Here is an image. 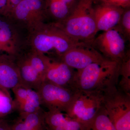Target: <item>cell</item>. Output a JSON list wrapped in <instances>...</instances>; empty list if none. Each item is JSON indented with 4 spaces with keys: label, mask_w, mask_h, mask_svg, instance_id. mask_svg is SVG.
I'll list each match as a JSON object with an SVG mask.
<instances>
[{
    "label": "cell",
    "mask_w": 130,
    "mask_h": 130,
    "mask_svg": "<svg viewBox=\"0 0 130 130\" xmlns=\"http://www.w3.org/2000/svg\"><path fill=\"white\" fill-rule=\"evenodd\" d=\"M124 9L105 4H97L94 6L97 32L106 31L118 25Z\"/></svg>",
    "instance_id": "cell-11"
},
{
    "label": "cell",
    "mask_w": 130,
    "mask_h": 130,
    "mask_svg": "<svg viewBox=\"0 0 130 130\" xmlns=\"http://www.w3.org/2000/svg\"><path fill=\"white\" fill-rule=\"evenodd\" d=\"M83 130H117L107 115L104 108L90 122L84 125Z\"/></svg>",
    "instance_id": "cell-18"
},
{
    "label": "cell",
    "mask_w": 130,
    "mask_h": 130,
    "mask_svg": "<svg viewBox=\"0 0 130 130\" xmlns=\"http://www.w3.org/2000/svg\"><path fill=\"white\" fill-rule=\"evenodd\" d=\"M118 29L121 31L126 40L129 41L130 38V7L124 9V11L118 25Z\"/></svg>",
    "instance_id": "cell-22"
},
{
    "label": "cell",
    "mask_w": 130,
    "mask_h": 130,
    "mask_svg": "<svg viewBox=\"0 0 130 130\" xmlns=\"http://www.w3.org/2000/svg\"><path fill=\"white\" fill-rule=\"evenodd\" d=\"M47 16L55 20V23L63 21L68 16L70 9L63 0H44Z\"/></svg>",
    "instance_id": "cell-17"
},
{
    "label": "cell",
    "mask_w": 130,
    "mask_h": 130,
    "mask_svg": "<svg viewBox=\"0 0 130 130\" xmlns=\"http://www.w3.org/2000/svg\"><path fill=\"white\" fill-rule=\"evenodd\" d=\"M93 0H77L67 17L55 23L68 35L91 45L97 34Z\"/></svg>",
    "instance_id": "cell-2"
},
{
    "label": "cell",
    "mask_w": 130,
    "mask_h": 130,
    "mask_svg": "<svg viewBox=\"0 0 130 130\" xmlns=\"http://www.w3.org/2000/svg\"><path fill=\"white\" fill-rule=\"evenodd\" d=\"M120 63L107 60L92 63L87 67L76 71L75 85L79 90H99L118 84Z\"/></svg>",
    "instance_id": "cell-3"
},
{
    "label": "cell",
    "mask_w": 130,
    "mask_h": 130,
    "mask_svg": "<svg viewBox=\"0 0 130 130\" xmlns=\"http://www.w3.org/2000/svg\"><path fill=\"white\" fill-rule=\"evenodd\" d=\"M40 55L45 64L44 81L72 90H78L75 85L76 70L70 67L60 58Z\"/></svg>",
    "instance_id": "cell-9"
},
{
    "label": "cell",
    "mask_w": 130,
    "mask_h": 130,
    "mask_svg": "<svg viewBox=\"0 0 130 130\" xmlns=\"http://www.w3.org/2000/svg\"><path fill=\"white\" fill-rule=\"evenodd\" d=\"M94 4H103L118 7L123 9L130 7V0H93Z\"/></svg>",
    "instance_id": "cell-24"
},
{
    "label": "cell",
    "mask_w": 130,
    "mask_h": 130,
    "mask_svg": "<svg viewBox=\"0 0 130 130\" xmlns=\"http://www.w3.org/2000/svg\"><path fill=\"white\" fill-rule=\"evenodd\" d=\"M117 87L120 90L130 95V55L129 51L120 63L119 76Z\"/></svg>",
    "instance_id": "cell-19"
},
{
    "label": "cell",
    "mask_w": 130,
    "mask_h": 130,
    "mask_svg": "<svg viewBox=\"0 0 130 130\" xmlns=\"http://www.w3.org/2000/svg\"><path fill=\"white\" fill-rule=\"evenodd\" d=\"M29 33L28 42L30 49L47 56L60 58L72 48L87 44L73 39L55 22L43 23Z\"/></svg>",
    "instance_id": "cell-1"
},
{
    "label": "cell",
    "mask_w": 130,
    "mask_h": 130,
    "mask_svg": "<svg viewBox=\"0 0 130 130\" xmlns=\"http://www.w3.org/2000/svg\"><path fill=\"white\" fill-rule=\"evenodd\" d=\"M16 109L18 110L21 118L29 114L41 110V98L38 91L31 89L28 97L25 101L16 103Z\"/></svg>",
    "instance_id": "cell-15"
},
{
    "label": "cell",
    "mask_w": 130,
    "mask_h": 130,
    "mask_svg": "<svg viewBox=\"0 0 130 130\" xmlns=\"http://www.w3.org/2000/svg\"><path fill=\"white\" fill-rule=\"evenodd\" d=\"M103 107V91L78 90L65 113L84 125L93 119Z\"/></svg>",
    "instance_id": "cell-5"
},
{
    "label": "cell",
    "mask_w": 130,
    "mask_h": 130,
    "mask_svg": "<svg viewBox=\"0 0 130 130\" xmlns=\"http://www.w3.org/2000/svg\"><path fill=\"white\" fill-rule=\"evenodd\" d=\"M16 64L22 83L37 91L44 81L30 64L27 54L20 57Z\"/></svg>",
    "instance_id": "cell-13"
},
{
    "label": "cell",
    "mask_w": 130,
    "mask_h": 130,
    "mask_svg": "<svg viewBox=\"0 0 130 130\" xmlns=\"http://www.w3.org/2000/svg\"><path fill=\"white\" fill-rule=\"evenodd\" d=\"M8 1L9 2V6H10V9H11V13L13 8L22 0H8Z\"/></svg>",
    "instance_id": "cell-29"
},
{
    "label": "cell",
    "mask_w": 130,
    "mask_h": 130,
    "mask_svg": "<svg viewBox=\"0 0 130 130\" xmlns=\"http://www.w3.org/2000/svg\"><path fill=\"white\" fill-rule=\"evenodd\" d=\"M11 126L12 130H31L25 125L21 119L16 121Z\"/></svg>",
    "instance_id": "cell-26"
},
{
    "label": "cell",
    "mask_w": 130,
    "mask_h": 130,
    "mask_svg": "<svg viewBox=\"0 0 130 130\" xmlns=\"http://www.w3.org/2000/svg\"><path fill=\"white\" fill-rule=\"evenodd\" d=\"M0 130H12L11 126L6 121L0 119Z\"/></svg>",
    "instance_id": "cell-27"
},
{
    "label": "cell",
    "mask_w": 130,
    "mask_h": 130,
    "mask_svg": "<svg viewBox=\"0 0 130 130\" xmlns=\"http://www.w3.org/2000/svg\"><path fill=\"white\" fill-rule=\"evenodd\" d=\"M11 9L8 0H0V17L8 18Z\"/></svg>",
    "instance_id": "cell-25"
},
{
    "label": "cell",
    "mask_w": 130,
    "mask_h": 130,
    "mask_svg": "<svg viewBox=\"0 0 130 130\" xmlns=\"http://www.w3.org/2000/svg\"><path fill=\"white\" fill-rule=\"evenodd\" d=\"M25 125L31 130H44L45 126L44 112L41 109L21 118Z\"/></svg>",
    "instance_id": "cell-21"
},
{
    "label": "cell",
    "mask_w": 130,
    "mask_h": 130,
    "mask_svg": "<svg viewBox=\"0 0 130 130\" xmlns=\"http://www.w3.org/2000/svg\"><path fill=\"white\" fill-rule=\"evenodd\" d=\"M15 109L16 103L9 90L0 86V119L10 114Z\"/></svg>",
    "instance_id": "cell-20"
},
{
    "label": "cell",
    "mask_w": 130,
    "mask_h": 130,
    "mask_svg": "<svg viewBox=\"0 0 130 130\" xmlns=\"http://www.w3.org/2000/svg\"><path fill=\"white\" fill-rule=\"evenodd\" d=\"M31 88L23 84L17 85L12 89L14 95V101L15 103H18L25 101L27 99Z\"/></svg>",
    "instance_id": "cell-23"
},
{
    "label": "cell",
    "mask_w": 130,
    "mask_h": 130,
    "mask_svg": "<svg viewBox=\"0 0 130 130\" xmlns=\"http://www.w3.org/2000/svg\"><path fill=\"white\" fill-rule=\"evenodd\" d=\"M103 107L117 130H130V95L120 90L117 85L103 91Z\"/></svg>",
    "instance_id": "cell-4"
},
{
    "label": "cell",
    "mask_w": 130,
    "mask_h": 130,
    "mask_svg": "<svg viewBox=\"0 0 130 130\" xmlns=\"http://www.w3.org/2000/svg\"><path fill=\"white\" fill-rule=\"evenodd\" d=\"M2 53L1 51V49H0V59H2V58H6V57H9V56H7V55H4L2 54Z\"/></svg>",
    "instance_id": "cell-30"
},
{
    "label": "cell",
    "mask_w": 130,
    "mask_h": 130,
    "mask_svg": "<svg viewBox=\"0 0 130 130\" xmlns=\"http://www.w3.org/2000/svg\"><path fill=\"white\" fill-rule=\"evenodd\" d=\"M0 49L5 55L13 58L20 50L18 36L9 19L0 17Z\"/></svg>",
    "instance_id": "cell-12"
},
{
    "label": "cell",
    "mask_w": 130,
    "mask_h": 130,
    "mask_svg": "<svg viewBox=\"0 0 130 130\" xmlns=\"http://www.w3.org/2000/svg\"><path fill=\"white\" fill-rule=\"evenodd\" d=\"M78 90H72L44 81L37 91L41 105L46 107L48 111L65 113L71 104Z\"/></svg>",
    "instance_id": "cell-8"
},
{
    "label": "cell",
    "mask_w": 130,
    "mask_h": 130,
    "mask_svg": "<svg viewBox=\"0 0 130 130\" xmlns=\"http://www.w3.org/2000/svg\"><path fill=\"white\" fill-rule=\"evenodd\" d=\"M8 58L7 57V58H2V59H0V61H2L6 60L8 59H9V58Z\"/></svg>",
    "instance_id": "cell-31"
},
{
    "label": "cell",
    "mask_w": 130,
    "mask_h": 130,
    "mask_svg": "<svg viewBox=\"0 0 130 130\" xmlns=\"http://www.w3.org/2000/svg\"><path fill=\"white\" fill-rule=\"evenodd\" d=\"M60 58L67 64L76 71L82 70L92 63L109 60L88 44L72 48L67 51Z\"/></svg>",
    "instance_id": "cell-10"
},
{
    "label": "cell",
    "mask_w": 130,
    "mask_h": 130,
    "mask_svg": "<svg viewBox=\"0 0 130 130\" xmlns=\"http://www.w3.org/2000/svg\"><path fill=\"white\" fill-rule=\"evenodd\" d=\"M45 126L48 130H65L70 117L64 112L56 111L44 112Z\"/></svg>",
    "instance_id": "cell-16"
},
{
    "label": "cell",
    "mask_w": 130,
    "mask_h": 130,
    "mask_svg": "<svg viewBox=\"0 0 130 130\" xmlns=\"http://www.w3.org/2000/svg\"><path fill=\"white\" fill-rule=\"evenodd\" d=\"M22 83L18 68L12 59L0 61V86L12 89Z\"/></svg>",
    "instance_id": "cell-14"
},
{
    "label": "cell",
    "mask_w": 130,
    "mask_h": 130,
    "mask_svg": "<svg viewBox=\"0 0 130 130\" xmlns=\"http://www.w3.org/2000/svg\"><path fill=\"white\" fill-rule=\"evenodd\" d=\"M47 16L44 0H22L8 18L30 32L44 23Z\"/></svg>",
    "instance_id": "cell-6"
},
{
    "label": "cell",
    "mask_w": 130,
    "mask_h": 130,
    "mask_svg": "<svg viewBox=\"0 0 130 130\" xmlns=\"http://www.w3.org/2000/svg\"><path fill=\"white\" fill-rule=\"evenodd\" d=\"M77 1V0H63V1L70 9V11L76 2Z\"/></svg>",
    "instance_id": "cell-28"
},
{
    "label": "cell",
    "mask_w": 130,
    "mask_h": 130,
    "mask_svg": "<svg viewBox=\"0 0 130 130\" xmlns=\"http://www.w3.org/2000/svg\"><path fill=\"white\" fill-rule=\"evenodd\" d=\"M126 41L116 26L95 38L91 46L105 58L120 63L127 53L125 51Z\"/></svg>",
    "instance_id": "cell-7"
}]
</instances>
